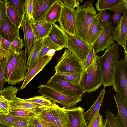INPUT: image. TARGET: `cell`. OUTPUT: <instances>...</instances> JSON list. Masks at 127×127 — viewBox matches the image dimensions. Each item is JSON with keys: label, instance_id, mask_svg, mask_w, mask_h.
Returning <instances> with one entry per match:
<instances>
[{"label": "cell", "instance_id": "cell-34", "mask_svg": "<svg viewBox=\"0 0 127 127\" xmlns=\"http://www.w3.org/2000/svg\"><path fill=\"white\" fill-rule=\"evenodd\" d=\"M106 120L103 119L99 111L86 127H106Z\"/></svg>", "mask_w": 127, "mask_h": 127}, {"label": "cell", "instance_id": "cell-44", "mask_svg": "<svg viewBox=\"0 0 127 127\" xmlns=\"http://www.w3.org/2000/svg\"><path fill=\"white\" fill-rule=\"evenodd\" d=\"M109 10L116 13L121 15L125 11L127 10V0H122L121 2Z\"/></svg>", "mask_w": 127, "mask_h": 127}, {"label": "cell", "instance_id": "cell-15", "mask_svg": "<svg viewBox=\"0 0 127 127\" xmlns=\"http://www.w3.org/2000/svg\"><path fill=\"white\" fill-rule=\"evenodd\" d=\"M57 0H33L32 21L35 22L44 18L46 13Z\"/></svg>", "mask_w": 127, "mask_h": 127}, {"label": "cell", "instance_id": "cell-19", "mask_svg": "<svg viewBox=\"0 0 127 127\" xmlns=\"http://www.w3.org/2000/svg\"><path fill=\"white\" fill-rule=\"evenodd\" d=\"M10 110L15 109L31 110L46 108L38 104L28 102L26 99L19 98L17 97L16 95H14L10 100Z\"/></svg>", "mask_w": 127, "mask_h": 127}, {"label": "cell", "instance_id": "cell-45", "mask_svg": "<svg viewBox=\"0 0 127 127\" xmlns=\"http://www.w3.org/2000/svg\"><path fill=\"white\" fill-rule=\"evenodd\" d=\"M106 10H103L101 11L99 18L98 21L100 25L103 27H105L111 19L110 16V13H107Z\"/></svg>", "mask_w": 127, "mask_h": 127}, {"label": "cell", "instance_id": "cell-42", "mask_svg": "<svg viewBox=\"0 0 127 127\" xmlns=\"http://www.w3.org/2000/svg\"><path fill=\"white\" fill-rule=\"evenodd\" d=\"M33 1V0H25L24 4L25 16L32 20Z\"/></svg>", "mask_w": 127, "mask_h": 127}, {"label": "cell", "instance_id": "cell-50", "mask_svg": "<svg viewBox=\"0 0 127 127\" xmlns=\"http://www.w3.org/2000/svg\"><path fill=\"white\" fill-rule=\"evenodd\" d=\"M30 119L28 120L14 122L11 124L10 126V127H29L30 126L29 121Z\"/></svg>", "mask_w": 127, "mask_h": 127}, {"label": "cell", "instance_id": "cell-24", "mask_svg": "<svg viewBox=\"0 0 127 127\" xmlns=\"http://www.w3.org/2000/svg\"><path fill=\"white\" fill-rule=\"evenodd\" d=\"M62 6L58 0L51 5L44 18L46 22L52 24L58 22L61 13Z\"/></svg>", "mask_w": 127, "mask_h": 127}, {"label": "cell", "instance_id": "cell-22", "mask_svg": "<svg viewBox=\"0 0 127 127\" xmlns=\"http://www.w3.org/2000/svg\"><path fill=\"white\" fill-rule=\"evenodd\" d=\"M42 47V39L37 40L32 46L26 63V67L27 70L30 69L37 63L38 60V55Z\"/></svg>", "mask_w": 127, "mask_h": 127}, {"label": "cell", "instance_id": "cell-33", "mask_svg": "<svg viewBox=\"0 0 127 127\" xmlns=\"http://www.w3.org/2000/svg\"><path fill=\"white\" fill-rule=\"evenodd\" d=\"M26 100L28 102L38 104L45 107H50L53 104V102L43 95L35 96Z\"/></svg>", "mask_w": 127, "mask_h": 127}, {"label": "cell", "instance_id": "cell-51", "mask_svg": "<svg viewBox=\"0 0 127 127\" xmlns=\"http://www.w3.org/2000/svg\"><path fill=\"white\" fill-rule=\"evenodd\" d=\"M10 52V51L7 50L4 48L0 40V63L6 57Z\"/></svg>", "mask_w": 127, "mask_h": 127}, {"label": "cell", "instance_id": "cell-39", "mask_svg": "<svg viewBox=\"0 0 127 127\" xmlns=\"http://www.w3.org/2000/svg\"><path fill=\"white\" fill-rule=\"evenodd\" d=\"M106 120L110 127H122L119 124L117 117L109 110L106 112Z\"/></svg>", "mask_w": 127, "mask_h": 127}, {"label": "cell", "instance_id": "cell-12", "mask_svg": "<svg viewBox=\"0 0 127 127\" xmlns=\"http://www.w3.org/2000/svg\"><path fill=\"white\" fill-rule=\"evenodd\" d=\"M116 26L114 28L112 33L113 37L117 44L122 46L127 54V10L124 11Z\"/></svg>", "mask_w": 127, "mask_h": 127}, {"label": "cell", "instance_id": "cell-13", "mask_svg": "<svg viewBox=\"0 0 127 127\" xmlns=\"http://www.w3.org/2000/svg\"><path fill=\"white\" fill-rule=\"evenodd\" d=\"M68 127H86L84 109L80 107L66 109Z\"/></svg>", "mask_w": 127, "mask_h": 127}, {"label": "cell", "instance_id": "cell-49", "mask_svg": "<svg viewBox=\"0 0 127 127\" xmlns=\"http://www.w3.org/2000/svg\"><path fill=\"white\" fill-rule=\"evenodd\" d=\"M29 122L30 127H43L37 114L31 118Z\"/></svg>", "mask_w": 127, "mask_h": 127}, {"label": "cell", "instance_id": "cell-11", "mask_svg": "<svg viewBox=\"0 0 127 127\" xmlns=\"http://www.w3.org/2000/svg\"><path fill=\"white\" fill-rule=\"evenodd\" d=\"M62 6L58 21L60 27L68 36H75V9Z\"/></svg>", "mask_w": 127, "mask_h": 127}, {"label": "cell", "instance_id": "cell-17", "mask_svg": "<svg viewBox=\"0 0 127 127\" xmlns=\"http://www.w3.org/2000/svg\"><path fill=\"white\" fill-rule=\"evenodd\" d=\"M48 36L56 44L67 48L68 35L55 23L52 24Z\"/></svg>", "mask_w": 127, "mask_h": 127}, {"label": "cell", "instance_id": "cell-21", "mask_svg": "<svg viewBox=\"0 0 127 127\" xmlns=\"http://www.w3.org/2000/svg\"><path fill=\"white\" fill-rule=\"evenodd\" d=\"M58 127H68L66 109L61 107L56 103L49 107Z\"/></svg>", "mask_w": 127, "mask_h": 127}, {"label": "cell", "instance_id": "cell-56", "mask_svg": "<svg viewBox=\"0 0 127 127\" xmlns=\"http://www.w3.org/2000/svg\"><path fill=\"white\" fill-rule=\"evenodd\" d=\"M0 127H10V126L0 124Z\"/></svg>", "mask_w": 127, "mask_h": 127}, {"label": "cell", "instance_id": "cell-30", "mask_svg": "<svg viewBox=\"0 0 127 127\" xmlns=\"http://www.w3.org/2000/svg\"><path fill=\"white\" fill-rule=\"evenodd\" d=\"M43 109L31 110H10L9 114L17 117L29 118L37 114L41 110Z\"/></svg>", "mask_w": 127, "mask_h": 127}, {"label": "cell", "instance_id": "cell-20", "mask_svg": "<svg viewBox=\"0 0 127 127\" xmlns=\"http://www.w3.org/2000/svg\"><path fill=\"white\" fill-rule=\"evenodd\" d=\"M118 110L116 116L118 122L122 127H127V104L120 95L117 93L114 96Z\"/></svg>", "mask_w": 127, "mask_h": 127}, {"label": "cell", "instance_id": "cell-10", "mask_svg": "<svg viewBox=\"0 0 127 127\" xmlns=\"http://www.w3.org/2000/svg\"><path fill=\"white\" fill-rule=\"evenodd\" d=\"M114 28L110 20L92 46L96 53L104 51L114 43L115 40L112 35Z\"/></svg>", "mask_w": 127, "mask_h": 127}, {"label": "cell", "instance_id": "cell-58", "mask_svg": "<svg viewBox=\"0 0 127 127\" xmlns=\"http://www.w3.org/2000/svg\"><path fill=\"white\" fill-rule=\"evenodd\" d=\"M1 113V111H0V113Z\"/></svg>", "mask_w": 127, "mask_h": 127}, {"label": "cell", "instance_id": "cell-38", "mask_svg": "<svg viewBox=\"0 0 127 127\" xmlns=\"http://www.w3.org/2000/svg\"><path fill=\"white\" fill-rule=\"evenodd\" d=\"M6 0L20 14L23 16H25L24 4L25 0Z\"/></svg>", "mask_w": 127, "mask_h": 127}, {"label": "cell", "instance_id": "cell-52", "mask_svg": "<svg viewBox=\"0 0 127 127\" xmlns=\"http://www.w3.org/2000/svg\"><path fill=\"white\" fill-rule=\"evenodd\" d=\"M3 67L2 63H0V92L2 91L4 89Z\"/></svg>", "mask_w": 127, "mask_h": 127}, {"label": "cell", "instance_id": "cell-35", "mask_svg": "<svg viewBox=\"0 0 127 127\" xmlns=\"http://www.w3.org/2000/svg\"><path fill=\"white\" fill-rule=\"evenodd\" d=\"M18 91V88L12 86L6 87L2 91L0 92V101L5 98L10 100L14 95H16Z\"/></svg>", "mask_w": 127, "mask_h": 127}, {"label": "cell", "instance_id": "cell-40", "mask_svg": "<svg viewBox=\"0 0 127 127\" xmlns=\"http://www.w3.org/2000/svg\"><path fill=\"white\" fill-rule=\"evenodd\" d=\"M97 55L91 47L90 51L84 62L81 64L83 70L87 68L93 62Z\"/></svg>", "mask_w": 127, "mask_h": 127}, {"label": "cell", "instance_id": "cell-2", "mask_svg": "<svg viewBox=\"0 0 127 127\" xmlns=\"http://www.w3.org/2000/svg\"><path fill=\"white\" fill-rule=\"evenodd\" d=\"M119 55L118 46L115 44L108 47L102 56H99L102 85L105 87L113 86L115 68Z\"/></svg>", "mask_w": 127, "mask_h": 127}, {"label": "cell", "instance_id": "cell-36", "mask_svg": "<svg viewBox=\"0 0 127 127\" xmlns=\"http://www.w3.org/2000/svg\"><path fill=\"white\" fill-rule=\"evenodd\" d=\"M56 74L62 76L66 80L73 84L79 85L81 73H61Z\"/></svg>", "mask_w": 127, "mask_h": 127}, {"label": "cell", "instance_id": "cell-26", "mask_svg": "<svg viewBox=\"0 0 127 127\" xmlns=\"http://www.w3.org/2000/svg\"><path fill=\"white\" fill-rule=\"evenodd\" d=\"M7 16L15 26L20 28L25 16H23L15 9L6 0Z\"/></svg>", "mask_w": 127, "mask_h": 127}, {"label": "cell", "instance_id": "cell-4", "mask_svg": "<svg viewBox=\"0 0 127 127\" xmlns=\"http://www.w3.org/2000/svg\"><path fill=\"white\" fill-rule=\"evenodd\" d=\"M38 93L54 103L61 104L63 107L69 109L74 107L82 100V96L67 95L57 91L45 85H41L38 87Z\"/></svg>", "mask_w": 127, "mask_h": 127}, {"label": "cell", "instance_id": "cell-9", "mask_svg": "<svg viewBox=\"0 0 127 127\" xmlns=\"http://www.w3.org/2000/svg\"><path fill=\"white\" fill-rule=\"evenodd\" d=\"M91 47L76 36H68L67 48L76 58L81 64L88 55Z\"/></svg>", "mask_w": 127, "mask_h": 127}, {"label": "cell", "instance_id": "cell-46", "mask_svg": "<svg viewBox=\"0 0 127 127\" xmlns=\"http://www.w3.org/2000/svg\"><path fill=\"white\" fill-rule=\"evenodd\" d=\"M6 3L5 0H0V28L6 17Z\"/></svg>", "mask_w": 127, "mask_h": 127}, {"label": "cell", "instance_id": "cell-5", "mask_svg": "<svg viewBox=\"0 0 127 127\" xmlns=\"http://www.w3.org/2000/svg\"><path fill=\"white\" fill-rule=\"evenodd\" d=\"M45 85L68 95L82 96L85 93L79 85L73 84L66 80L62 76L56 73L51 76Z\"/></svg>", "mask_w": 127, "mask_h": 127}, {"label": "cell", "instance_id": "cell-48", "mask_svg": "<svg viewBox=\"0 0 127 127\" xmlns=\"http://www.w3.org/2000/svg\"><path fill=\"white\" fill-rule=\"evenodd\" d=\"M52 24L51 23L45 22L39 33L38 40L43 39L48 36L51 29Z\"/></svg>", "mask_w": 127, "mask_h": 127}, {"label": "cell", "instance_id": "cell-37", "mask_svg": "<svg viewBox=\"0 0 127 127\" xmlns=\"http://www.w3.org/2000/svg\"><path fill=\"white\" fill-rule=\"evenodd\" d=\"M24 44L23 40L20 37H17L11 43L10 51L16 53L20 52Z\"/></svg>", "mask_w": 127, "mask_h": 127}, {"label": "cell", "instance_id": "cell-31", "mask_svg": "<svg viewBox=\"0 0 127 127\" xmlns=\"http://www.w3.org/2000/svg\"><path fill=\"white\" fill-rule=\"evenodd\" d=\"M37 115L39 118L49 123L53 127H58L53 114L49 107L42 109Z\"/></svg>", "mask_w": 127, "mask_h": 127}, {"label": "cell", "instance_id": "cell-1", "mask_svg": "<svg viewBox=\"0 0 127 127\" xmlns=\"http://www.w3.org/2000/svg\"><path fill=\"white\" fill-rule=\"evenodd\" d=\"M75 36L91 46L89 40L90 29L93 19L96 14L92 1H89L79 6L75 9Z\"/></svg>", "mask_w": 127, "mask_h": 127}, {"label": "cell", "instance_id": "cell-28", "mask_svg": "<svg viewBox=\"0 0 127 127\" xmlns=\"http://www.w3.org/2000/svg\"><path fill=\"white\" fill-rule=\"evenodd\" d=\"M13 54V52L10 51L7 56L1 63L3 67L4 83L8 81L12 73V60Z\"/></svg>", "mask_w": 127, "mask_h": 127}, {"label": "cell", "instance_id": "cell-43", "mask_svg": "<svg viewBox=\"0 0 127 127\" xmlns=\"http://www.w3.org/2000/svg\"><path fill=\"white\" fill-rule=\"evenodd\" d=\"M62 6L68 8L71 10L79 6L80 0H58Z\"/></svg>", "mask_w": 127, "mask_h": 127}, {"label": "cell", "instance_id": "cell-32", "mask_svg": "<svg viewBox=\"0 0 127 127\" xmlns=\"http://www.w3.org/2000/svg\"><path fill=\"white\" fill-rule=\"evenodd\" d=\"M31 117H22L13 116L9 114L8 115H6L0 113V124L10 126L11 124L14 122L28 120L30 119Z\"/></svg>", "mask_w": 127, "mask_h": 127}, {"label": "cell", "instance_id": "cell-3", "mask_svg": "<svg viewBox=\"0 0 127 127\" xmlns=\"http://www.w3.org/2000/svg\"><path fill=\"white\" fill-rule=\"evenodd\" d=\"M99 56L81 73L79 85L85 92L90 93L96 91L103 85Z\"/></svg>", "mask_w": 127, "mask_h": 127}, {"label": "cell", "instance_id": "cell-25", "mask_svg": "<svg viewBox=\"0 0 127 127\" xmlns=\"http://www.w3.org/2000/svg\"><path fill=\"white\" fill-rule=\"evenodd\" d=\"M101 11L96 14L93 18L90 27L89 40L91 46L97 39L103 29L99 24L98 20Z\"/></svg>", "mask_w": 127, "mask_h": 127}, {"label": "cell", "instance_id": "cell-29", "mask_svg": "<svg viewBox=\"0 0 127 127\" xmlns=\"http://www.w3.org/2000/svg\"><path fill=\"white\" fill-rule=\"evenodd\" d=\"M122 0H99L95 4L97 10L101 11L110 10L121 2Z\"/></svg>", "mask_w": 127, "mask_h": 127}, {"label": "cell", "instance_id": "cell-16", "mask_svg": "<svg viewBox=\"0 0 127 127\" xmlns=\"http://www.w3.org/2000/svg\"><path fill=\"white\" fill-rule=\"evenodd\" d=\"M52 58L46 55L43 56L38 60L33 67L27 71L23 83L20 88L21 90H23L26 87L33 78L43 69Z\"/></svg>", "mask_w": 127, "mask_h": 127}, {"label": "cell", "instance_id": "cell-14", "mask_svg": "<svg viewBox=\"0 0 127 127\" xmlns=\"http://www.w3.org/2000/svg\"><path fill=\"white\" fill-rule=\"evenodd\" d=\"M32 20L28 19L25 16L21 26L24 33L25 51L28 56L32 46L37 41L32 28Z\"/></svg>", "mask_w": 127, "mask_h": 127}, {"label": "cell", "instance_id": "cell-57", "mask_svg": "<svg viewBox=\"0 0 127 127\" xmlns=\"http://www.w3.org/2000/svg\"><path fill=\"white\" fill-rule=\"evenodd\" d=\"M106 127H110L109 125L107 123Z\"/></svg>", "mask_w": 127, "mask_h": 127}, {"label": "cell", "instance_id": "cell-54", "mask_svg": "<svg viewBox=\"0 0 127 127\" xmlns=\"http://www.w3.org/2000/svg\"><path fill=\"white\" fill-rule=\"evenodd\" d=\"M111 18L113 19V23L114 25L116 23H118L120 20L121 17V15L115 13L111 15Z\"/></svg>", "mask_w": 127, "mask_h": 127}, {"label": "cell", "instance_id": "cell-41", "mask_svg": "<svg viewBox=\"0 0 127 127\" xmlns=\"http://www.w3.org/2000/svg\"><path fill=\"white\" fill-rule=\"evenodd\" d=\"M45 22L44 18L41 20L35 22H33L32 20V28L37 40H38L40 32Z\"/></svg>", "mask_w": 127, "mask_h": 127}, {"label": "cell", "instance_id": "cell-23", "mask_svg": "<svg viewBox=\"0 0 127 127\" xmlns=\"http://www.w3.org/2000/svg\"><path fill=\"white\" fill-rule=\"evenodd\" d=\"M105 94V90H102L98 97L90 108L87 111L84 112L85 121L87 125L88 124L97 113L99 111L102 106Z\"/></svg>", "mask_w": 127, "mask_h": 127}, {"label": "cell", "instance_id": "cell-27", "mask_svg": "<svg viewBox=\"0 0 127 127\" xmlns=\"http://www.w3.org/2000/svg\"><path fill=\"white\" fill-rule=\"evenodd\" d=\"M43 47L38 56V60L46 55L47 52L51 49L56 51L61 50L63 48L53 41L47 36L42 39Z\"/></svg>", "mask_w": 127, "mask_h": 127}, {"label": "cell", "instance_id": "cell-18", "mask_svg": "<svg viewBox=\"0 0 127 127\" xmlns=\"http://www.w3.org/2000/svg\"><path fill=\"white\" fill-rule=\"evenodd\" d=\"M19 28L14 25L7 16L0 28V36L11 43L17 37H20Z\"/></svg>", "mask_w": 127, "mask_h": 127}, {"label": "cell", "instance_id": "cell-53", "mask_svg": "<svg viewBox=\"0 0 127 127\" xmlns=\"http://www.w3.org/2000/svg\"><path fill=\"white\" fill-rule=\"evenodd\" d=\"M0 40L1 43L2 44L6 50H9L11 43L8 41L0 36Z\"/></svg>", "mask_w": 127, "mask_h": 127}, {"label": "cell", "instance_id": "cell-55", "mask_svg": "<svg viewBox=\"0 0 127 127\" xmlns=\"http://www.w3.org/2000/svg\"><path fill=\"white\" fill-rule=\"evenodd\" d=\"M56 51L54 49H51L49 50L46 55L49 57H52L55 55Z\"/></svg>", "mask_w": 127, "mask_h": 127}, {"label": "cell", "instance_id": "cell-47", "mask_svg": "<svg viewBox=\"0 0 127 127\" xmlns=\"http://www.w3.org/2000/svg\"><path fill=\"white\" fill-rule=\"evenodd\" d=\"M10 100L5 98L0 101V109L1 113L6 115H8L10 110Z\"/></svg>", "mask_w": 127, "mask_h": 127}, {"label": "cell", "instance_id": "cell-8", "mask_svg": "<svg viewBox=\"0 0 127 127\" xmlns=\"http://www.w3.org/2000/svg\"><path fill=\"white\" fill-rule=\"evenodd\" d=\"M54 69L56 73H81L83 71L80 63L67 49H65Z\"/></svg>", "mask_w": 127, "mask_h": 127}, {"label": "cell", "instance_id": "cell-7", "mask_svg": "<svg viewBox=\"0 0 127 127\" xmlns=\"http://www.w3.org/2000/svg\"><path fill=\"white\" fill-rule=\"evenodd\" d=\"M27 54L22 50L20 53L13 52L12 60V70L8 84L15 85L24 80L27 72Z\"/></svg>", "mask_w": 127, "mask_h": 127}, {"label": "cell", "instance_id": "cell-6", "mask_svg": "<svg viewBox=\"0 0 127 127\" xmlns=\"http://www.w3.org/2000/svg\"><path fill=\"white\" fill-rule=\"evenodd\" d=\"M112 88L127 104V62L118 61L115 68Z\"/></svg>", "mask_w": 127, "mask_h": 127}]
</instances>
